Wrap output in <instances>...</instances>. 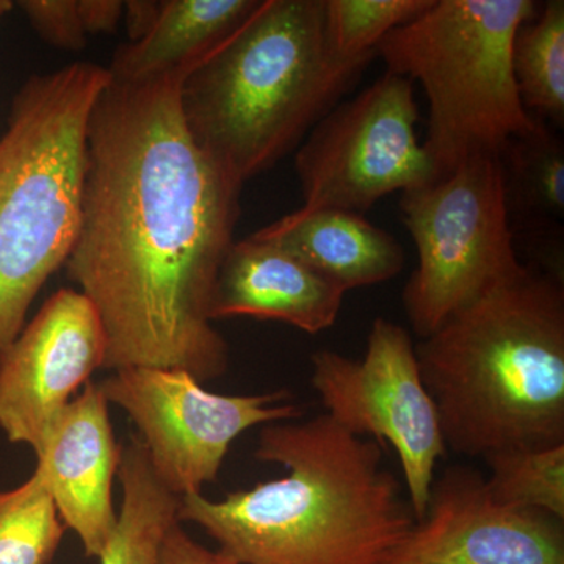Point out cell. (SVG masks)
Wrapping results in <instances>:
<instances>
[{
	"label": "cell",
	"instance_id": "obj_1",
	"mask_svg": "<svg viewBox=\"0 0 564 564\" xmlns=\"http://www.w3.org/2000/svg\"><path fill=\"white\" fill-rule=\"evenodd\" d=\"M180 74L111 80L87 131L79 232L66 270L107 337L106 370L228 369L212 293L234 243L240 187L192 139Z\"/></svg>",
	"mask_w": 564,
	"mask_h": 564
},
{
	"label": "cell",
	"instance_id": "obj_2",
	"mask_svg": "<svg viewBox=\"0 0 564 564\" xmlns=\"http://www.w3.org/2000/svg\"><path fill=\"white\" fill-rule=\"evenodd\" d=\"M254 456L284 477L221 500L188 494L177 513L237 563L381 564L413 529L384 445L325 413L263 426Z\"/></svg>",
	"mask_w": 564,
	"mask_h": 564
},
{
	"label": "cell",
	"instance_id": "obj_3",
	"mask_svg": "<svg viewBox=\"0 0 564 564\" xmlns=\"http://www.w3.org/2000/svg\"><path fill=\"white\" fill-rule=\"evenodd\" d=\"M447 451L564 444V288L524 265L415 347Z\"/></svg>",
	"mask_w": 564,
	"mask_h": 564
},
{
	"label": "cell",
	"instance_id": "obj_4",
	"mask_svg": "<svg viewBox=\"0 0 564 564\" xmlns=\"http://www.w3.org/2000/svg\"><path fill=\"white\" fill-rule=\"evenodd\" d=\"M370 61L332 50L325 0H263L182 82V117L195 143L243 187L295 150Z\"/></svg>",
	"mask_w": 564,
	"mask_h": 564
},
{
	"label": "cell",
	"instance_id": "obj_5",
	"mask_svg": "<svg viewBox=\"0 0 564 564\" xmlns=\"http://www.w3.org/2000/svg\"><path fill=\"white\" fill-rule=\"evenodd\" d=\"M109 82V69L73 63L14 96L0 137V351L76 243L88 121Z\"/></svg>",
	"mask_w": 564,
	"mask_h": 564
},
{
	"label": "cell",
	"instance_id": "obj_6",
	"mask_svg": "<svg viewBox=\"0 0 564 564\" xmlns=\"http://www.w3.org/2000/svg\"><path fill=\"white\" fill-rule=\"evenodd\" d=\"M540 10L532 0H433L378 44L388 70L425 91L434 181L478 155L500 158L544 124L522 104L511 63L516 33Z\"/></svg>",
	"mask_w": 564,
	"mask_h": 564
},
{
	"label": "cell",
	"instance_id": "obj_7",
	"mask_svg": "<svg viewBox=\"0 0 564 564\" xmlns=\"http://www.w3.org/2000/svg\"><path fill=\"white\" fill-rule=\"evenodd\" d=\"M400 210L419 261L404 285V313L422 339L524 269L499 155L469 159L454 173L402 193Z\"/></svg>",
	"mask_w": 564,
	"mask_h": 564
},
{
	"label": "cell",
	"instance_id": "obj_8",
	"mask_svg": "<svg viewBox=\"0 0 564 564\" xmlns=\"http://www.w3.org/2000/svg\"><path fill=\"white\" fill-rule=\"evenodd\" d=\"M417 121L414 82L391 70L334 106L296 151L302 209L362 215L393 192L433 182Z\"/></svg>",
	"mask_w": 564,
	"mask_h": 564
},
{
	"label": "cell",
	"instance_id": "obj_9",
	"mask_svg": "<svg viewBox=\"0 0 564 564\" xmlns=\"http://www.w3.org/2000/svg\"><path fill=\"white\" fill-rule=\"evenodd\" d=\"M311 364V383L325 414L348 433L389 444L395 451L411 510L415 521H421L437 463L448 451L410 333L377 318L362 359L321 350L314 352Z\"/></svg>",
	"mask_w": 564,
	"mask_h": 564
},
{
	"label": "cell",
	"instance_id": "obj_10",
	"mask_svg": "<svg viewBox=\"0 0 564 564\" xmlns=\"http://www.w3.org/2000/svg\"><path fill=\"white\" fill-rule=\"evenodd\" d=\"M99 388L131 419L159 480L180 497L217 480L240 434L303 415L288 391L223 395L177 369L128 367Z\"/></svg>",
	"mask_w": 564,
	"mask_h": 564
},
{
	"label": "cell",
	"instance_id": "obj_11",
	"mask_svg": "<svg viewBox=\"0 0 564 564\" xmlns=\"http://www.w3.org/2000/svg\"><path fill=\"white\" fill-rule=\"evenodd\" d=\"M107 337L90 300L61 289L0 351V430L39 455L55 422L106 367Z\"/></svg>",
	"mask_w": 564,
	"mask_h": 564
},
{
	"label": "cell",
	"instance_id": "obj_12",
	"mask_svg": "<svg viewBox=\"0 0 564 564\" xmlns=\"http://www.w3.org/2000/svg\"><path fill=\"white\" fill-rule=\"evenodd\" d=\"M381 564H564V521L499 502L466 466L434 477L421 521Z\"/></svg>",
	"mask_w": 564,
	"mask_h": 564
},
{
	"label": "cell",
	"instance_id": "obj_13",
	"mask_svg": "<svg viewBox=\"0 0 564 564\" xmlns=\"http://www.w3.org/2000/svg\"><path fill=\"white\" fill-rule=\"evenodd\" d=\"M109 406L99 384H85L36 455L35 470L50 489L63 525L79 538L88 558H99L118 519L113 481L121 444L115 441Z\"/></svg>",
	"mask_w": 564,
	"mask_h": 564
},
{
	"label": "cell",
	"instance_id": "obj_14",
	"mask_svg": "<svg viewBox=\"0 0 564 564\" xmlns=\"http://www.w3.org/2000/svg\"><path fill=\"white\" fill-rule=\"evenodd\" d=\"M345 293L291 251L250 236L226 252L209 317H254L318 334L336 323Z\"/></svg>",
	"mask_w": 564,
	"mask_h": 564
},
{
	"label": "cell",
	"instance_id": "obj_15",
	"mask_svg": "<svg viewBox=\"0 0 564 564\" xmlns=\"http://www.w3.org/2000/svg\"><path fill=\"white\" fill-rule=\"evenodd\" d=\"M251 236L291 251L345 292L392 280L404 265L399 240L352 212L300 207Z\"/></svg>",
	"mask_w": 564,
	"mask_h": 564
},
{
	"label": "cell",
	"instance_id": "obj_16",
	"mask_svg": "<svg viewBox=\"0 0 564 564\" xmlns=\"http://www.w3.org/2000/svg\"><path fill=\"white\" fill-rule=\"evenodd\" d=\"M263 0H162L151 31L115 54L111 80L141 84L187 77L236 35Z\"/></svg>",
	"mask_w": 564,
	"mask_h": 564
},
{
	"label": "cell",
	"instance_id": "obj_17",
	"mask_svg": "<svg viewBox=\"0 0 564 564\" xmlns=\"http://www.w3.org/2000/svg\"><path fill=\"white\" fill-rule=\"evenodd\" d=\"M118 480L121 507L99 564H159L163 540L180 522L181 497L159 480L137 436L121 444Z\"/></svg>",
	"mask_w": 564,
	"mask_h": 564
},
{
	"label": "cell",
	"instance_id": "obj_18",
	"mask_svg": "<svg viewBox=\"0 0 564 564\" xmlns=\"http://www.w3.org/2000/svg\"><path fill=\"white\" fill-rule=\"evenodd\" d=\"M513 74L527 110L563 128L564 2L551 0L525 22L513 43Z\"/></svg>",
	"mask_w": 564,
	"mask_h": 564
},
{
	"label": "cell",
	"instance_id": "obj_19",
	"mask_svg": "<svg viewBox=\"0 0 564 564\" xmlns=\"http://www.w3.org/2000/svg\"><path fill=\"white\" fill-rule=\"evenodd\" d=\"M508 207L541 218L562 220L564 214V148L543 124L532 135L516 139L500 154Z\"/></svg>",
	"mask_w": 564,
	"mask_h": 564
},
{
	"label": "cell",
	"instance_id": "obj_20",
	"mask_svg": "<svg viewBox=\"0 0 564 564\" xmlns=\"http://www.w3.org/2000/svg\"><path fill=\"white\" fill-rule=\"evenodd\" d=\"M65 530L36 470L18 488L0 491V564H51Z\"/></svg>",
	"mask_w": 564,
	"mask_h": 564
},
{
	"label": "cell",
	"instance_id": "obj_21",
	"mask_svg": "<svg viewBox=\"0 0 564 564\" xmlns=\"http://www.w3.org/2000/svg\"><path fill=\"white\" fill-rule=\"evenodd\" d=\"M486 486L499 502L564 521V444L486 456Z\"/></svg>",
	"mask_w": 564,
	"mask_h": 564
},
{
	"label": "cell",
	"instance_id": "obj_22",
	"mask_svg": "<svg viewBox=\"0 0 564 564\" xmlns=\"http://www.w3.org/2000/svg\"><path fill=\"white\" fill-rule=\"evenodd\" d=\"M433 0H325L326 35L339 57L373 58L388 33L421 17Z\"/></svg>",
	"mask_w": 564,
	"mask_h": 564
},
{
	"label": "cell",
	"instance_id": "obj_23",
	"mask_svg": "<svg viewBox=\"0 0 564 564\" xmlns=\"http://www.w3.org/2000/svg\"><path fill=\"white\" fill-rule=\"evenodd\" d=\"M41 39L61 50H82L87 32L82 24L77 0H25L18 2Z\"/></svg>",
	"mask_w": 564,
	"mask_h": 564
},
{
	"label": "cell",
	"instance_id": "obj_24",
	"mask_svg": "<svg viewBox=\"0 0 564 564\" xmlns=\"http://www.w3.org/2000/svg\"><path fill=\"white\" fill-rule=\"evenodd\" d=\"M159 564H240L223 552L212 551L193 540L182 522H176L163 540Z\"/></svg>",
	"mask_w": 564,
	"mask_h": 564
},
{
	"label": "cell",
	"instance_id": "obj_25",
	"mask_svg": "<svg viewBox=\"0 0 564 564\" xmlns=\"http://www.w3.org/2000/svg\"><path fill=\"white\" fill-rule=\"evenodd\" d=\"M82 24L87 35L111 33L122 20L124 2L118 0H77Z\"/></svg>",
	"mask_w": 564,
	"mask_h": 564
},
{
	"label": "cell",
	"instance_id": "obj_26",
	"mask_svg": "<svg viewBox=\"0 0 564 564\" xmlns=\"http://www.w3.org/2000/svg\"><path fill=\"white\" fill-rule=\"evenodd\" d=\"M162 2H152V0H131L124 2L122 20L126 21L128 29L129 43H135L143 39L151 31L152 24L158 20Z\"/></svg>",
	"mask_w": 564,
	"mask_h": 564
},
{
	"label": "cell",
	"instance_id": "obj_27",
	"mask_svg": "<svg viewBox=\"0 0 564 564\" xmlns=\"http://www.w3.org/2000/svg\"><path fill=\"white\" fill-rule=\"evenodd\" d=\"M13 6L14 3L10 2V0H0V20H2L11 9H13Z\"/></svg>",
	"mask_w": 564,
	"mask_h": 564
}]
</instances>
